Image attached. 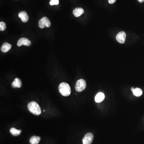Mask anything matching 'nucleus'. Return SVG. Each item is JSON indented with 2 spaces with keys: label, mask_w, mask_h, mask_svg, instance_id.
<instances>
[{
  "label": "nucleus",
  "mask_w": 144,
  "mask_h": 144,
  "mask_svg": "<svg viewBox=\"0 0 144 144\" xmlns=\"http://www.w3.org/2000/svg\"><path fill=\"white\" fill-rule=\"evenodd\" d=\"M29 111L35 115H39L41 113V108L38 104L35 102H30L28 104Z\"/></svg>",
  "instance_id": "obj_1"
},
{
  "label": "nucleus",
  "mask_w": 144,
  "mask_h": 144,
  "mask_svg": "<svg viewBox=\"0 0 144 144\" xmlns=\"http://www.w3.org/2000/svg\"><path fill=\"white\" fill-rule=\"evenodd\" d=\"M59 90L60 93L64 96H69L71 93V88L69 85L66 83H62L59 85Z\"/></svg>",
  "instance_id": "obj_2"
},
{
  "label": "nucleus",
  "mask_w": 144,
  "mask_h": 144,
  "mask_svg": "<svg viewBox=\"0 0 144 144\" xmlns=\"http://www.w3.org/2000/svg\"><path fill=\"white\" fill-rule=\"evenodd\" d=\"M86 82L84 79H80L77 80L76 84L75 90L78 92H81L86 87Z\"/></svg>",
  "instance_id": "obj_3"
},
{
  "label": "nucleus",
  "mask_w": 144,
  "mask_h": 144,
  "mask_svg": "<svg viewBox=\"0 0 144 144\" xmlns=\"http://www.w3.org/2000/svg\"><path fill=\"white\" fill-rule=\"evenodd\" d=\"M50 22L47 17L42 18L38 22V26L41 29H43L45 27H49L50 26Z\"/></svg>",
  "instance_id": "obj_4"
},
{
  "label": "nucleus",
  "mask_w": 144,
  "mask_h": 144,
  "mask_svg": "<svg viewBox=\"0 0 144 144\" xmlns=\"http://www.w3.org/2000/svg\"><path fill=\"white\" fill-rule=\"evenodd\" d=\"M94 139L93 134L91 132H89L85 134L83 138V144H91Z\"/></svg>",
  "instance_id": "obj_5"
},
{
  "label": "nucleus",
  "mask_w": 144,
  "mask_h": 144,
  "mask_svg": "<svg viewBox=\"0 0 144 144\" xmlns=\"http://www.w3.org/2000/svg\"><path fill=\"white\" fill-rule=\"evenodd\" d=\"M126 34L124 31H121L116 36V39L118 42L121 44H124L125 42Z\"/></svg>",
  "instance_id": "obj_6"
},
{
  "label": "nucleus",
  "mask_w": 144,
  "mask_h": 144,
  "mask_svg": "<svg viewBox=\"0 0 144 144\" xmlns=\"http://www.w3.org/2000/svg\"><path fill=\"white\" fill-rule=\"evenodd\" d=\"M31 44L30 41L25 38H22L19 39L17 42V45L18 47H20L22 45L29 46Z\"/></svg>",
  "instance_id": "obj_7"
},
{
  "label": "nucleus",
  "mask_w": 144,
  "mask_h": 144,
  "mask_svg": "<svg viewBox=\"0 0 144 144\" xmlns=\"http://www.w3.org/2000/svg\"><path fill=\"white\" fill-rule=\"evenodd\" d=\"M18 17L21 18L22 21L23 23H26L29 20V16L25 11H21L19 12Z\"/></svg>",
  "instance_id": "obj_8"
},
{
  "label": "nucleus",
  "mask_w": 144,
  "mask_h": 144,
  "mask_svg": "<svg viewBox=\"0 0 144 144\" xmlns=\"http://www.w3.org/2000/svg\"><path fill=\"white\" fill-rule=\"evenodd\" d=\"M11 85L12 87L14 88H19L22 86L21 81L19 78H16L15 79H14V81L12 83Z\"/></svg>",
  "instance_id": "obj_9"
},
{
  "label": "nucleus",
  "mask_w": 144,
  "mask_h": 144,
  "mask_svg": "<svg viewBox=\"0 0 144 144\" xmlns=\"http://www.w3.org/2000/svg\"><path fill=\"white\" fill-rule=\"evenodd\" d=\"M84 12V10L81 8H77L73 11V14L75 17H79Z\"/></svg>",
  "instance_id": "obj_10"
},
{
  "label": "nucleus",
  "mask_w": 144,
  "mask_h": 144,
  "mask_svg": "<svg viewBox=\"0 0 144 144\" xmlns=\"http://www.w3.org/2000/svg\"><path fill=\"white\" fill-rule=\"evenodd\" d=\"M11 44L7 42H5L1 47V50L3 53H6L11 49Z\"/></svg>",
  "instance_id": "obj_11"
},
{
  "label": "nucleus",
  "mask_w": 144,
  "mask_h": 144,
  "mask_svg": "<svg viewBox=\"0 0 144 144\" xmlns=\"http://www.w3.org/2000/svg\"><path fill=\"white\" fill-rule=\"evenodd\" d=\"M104 98L105 96L104 94L102 92H99L96 95L95 97V101L97 103L100 102L104 99Z\"/></svg>",
  "instance_id": "obj_12"
},
{
  "label": "nucleus",
  "mask_w": 144,
  "mask_h": 144,
  "mask_svg": "<svg viewBox=\"0 0 144 144\" xmlns=\"http://www.w3.org/2000/svg\"><path fill=\"white\" fill-rule=\"evenodd\" d=\"M41 140V137L38 136H34L31 137L30 139V143L31 144H38Z\"/></svg>",
  "instance_id": "obj_13"
},
{
  "label": "nucleus",
  "mask_w": 144,
  "mask_h": 144,
  "mask_svg": "<svg viewBox=\"0 0 144 144\" xmlns=\"http://www.w3.org/2000/svg\"><path fill=\"white\" fill-rule=\"evenodd\" d=\"M10 131V132L11 134L14 136H17L19 135L22 132L21 130H17L14 128H11Z\"/></svg>",
  "instance_id": "obj_14"
},
{
  "label": "nucleus",
  "mask_w": 144,
  "mask_h": 144,
  "mask_svg": "<svg viewBox=\"0 0 144 144\" xmlns=\"http://www.w3.org/2000/svg\"><path fill=\"white\" fill-rule=\"evenodd\" d=\"M133 95L137 97H139L143 94V91L140 89L137 88L132 91Z\"/></svg>",
  "instance_id": "obj_15"
},
{
  "label": "nucleus",
  "mask_w": 144,
  "mask_h": 144,
  "mask_svg": "<svg viewBox=\"0 0 144 144\" xmlns=\"http://www.w3.org/2000/svg\"><path fill=\"white\" fill-rule=\"evenodd\" d=\"M6 28V24L3 22H0V30L4 31Z\"/></svg>",
  "instance_id": "obj_16"
},
{
  "label": "nucleus",
  "mask_w": 144,
  "mask_h": 144,
  "mask_svg": "<svg viewBox=\"0 0 144 144\" xmlns=\"http://www.w3.org/2000/svg\"><path fill=\"white\" fill-rule=\"evenodd\" d=\"M59 4V0H51L50 2V5H58Z\"/></svg>",
  "instance_id": "obj_17"
},
{
  "label": "nucleus",
  "mask_w": 144,
  "mask_h": 144,
  "mask_svg": "<svg viewBox=\"0 0 144 144\" xmlns=\"http://www.w3.org/2000/svg\"><path fill=\"white\" fill-rule=\"evenodd\" d=\"M108 2L110 4H113L116 2V0H108Z\"/></svg>",
  "instance_id": "obj_18"
},
{
  "label": "nucleus",
  "mask_w": 144,
  "mask_h": 144,
  "mask_svg": "<svg viewBox=\"0 0 144 144\" xmlns=\"http://www.w3.org/2000/svg\"><path fill=\"white\" fill-rule=\"evenodd\" d=\"M138 0L140 3H143L144 2V0Z\"/></svg>",
  "instance_id": "obj_19"
},
{
  "label": "nucleus",
  "mask_w": 144,
  "mask_h": 144,
  "mask_svg": "<svg viewBox=\"0 0 144 144\" xmlns=\"http://www.w3.org/2000/svg\"><path fill=\"white\" fill-rule=\"evenodd\" d=\"M134 88L133 87H132V88H131V90H132V91H133V90H134Z\"/></svg>",
  "instance_id": "obj_20"
}]
</instances>
